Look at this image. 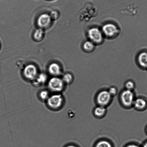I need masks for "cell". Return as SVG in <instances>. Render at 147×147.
I'll list each match as a JSON object with an SVG mask.
<instances>
[{
	"instance_id": "6da1fadb",
	"label": "cell",
	"mask_w": 147,
	"mask_h": 147,
	"mask_svg": "<svg viewBox=\"0 0 147 147\" xmlns=\"http://www.w3.org/2000/svg\"><path fill=\"white\" fill-rule=\"evenodd\" d=\"M136 98V97L134 91L124 89L119 94V103L125 109H130L132 108Z\"/></svg>"
},
{
	"instance_id": "5bb4252c",
	"label": "cell",
	"mask_w": 147,
	"mask_h": 147,
	"mask_svg": "<svg viewBox=\"0 0 147 147\" xmlns=\"http://www.w3.org/2000/svg\"><path fill=\"white\" fill-rule=\"evenodd\" d=\"M45 34L44 30L38 28L34 31L33 35V38L36 42H40L43 39Z\"/></svg>"
},
{
	"instance_id": "30bf717a",
	"label": "cell",
	"mask_w": 147,
	"mask_h": 147,
	"mask_svg": "<svg viewBox=\"0 0 147 147\" xmlns=\"http://www.w3.org/2000/svg\"><path fill=\"white\" fill-rule=\"evenodd\" d=\"M48 71L52 77H59L62 74V69L59 64L56 62L52 63L48 67Z\"/></svg>"
},
{
	"instance_id": "52a82bcc",
	"label": "cell",
	"mask_w": 147,
	"mask_h": 147,
	"mask_svg": "<svg viewBox=\"0 0 147 147\" xmlns=\"http://www.w3.org/2000/svg\"><path fill=\"white\" fill-rule=\"evenodd\" d=\"M102 31L104 36L108 38L116 36L119 32L117 26L111 23L105 24L102 27Z\"/></svg>"
},
{
	"instance_id": "7a4b0ae2",
	"label": "cell",
	"mask_w": 147,
	"mask_h": 147,
	"mask_svg": "<svg viewBox=\"0 0 147 147\" xmlns=\"http://www.w3.org/2000/svg\"><path fill=\"white\" fill-rule=\"evenodd\" d=\"M49 90L54 93H61L65 89V85L62 78L59 77H52L47 82Z\"/></svg>"
},
{
	"instance_id": "ac0fdd59",
	"label": "cell",
	"mask_w": 147,
	"mask_h": 147,
	"mask_svg": "<svg viewBox=\"0 0 147 147\" xmlns=\"http://www.w3.org/2000/svg\"><path fill=\"white\" fill-rule=\"evenodd\" d=\"M50 95L48 90L44 89L40 91L38 93V97L41 101L46 102Z\"/></svg>"
},
{
	"instance_id": "4fadbf2b",
	"label": "cell",
	"mask_w": 147,
	"mask_h": 147,
	"mask_svg": "<svg viewBox=\"0 0 147 147\" xmlns=\"http://www.w3.org/2000/svg\"><path fill=\"white\" fill-rule=\"evenodd\" d=\"M138 61L140 66L144 68H147V52H141L138 55Z\"/></svg>"
},
{
	"instance_id": "8992f818",
	"label": "cell",
	"mask_w": 147,
	"mask_h": 147,
	"mask_svg": "<svg viewBox=\"0 0 147 147\" xmlns=\"http://www.w3.org/2000/svg\"><path fill=\"white\" fill-rule=\"evenodd\" d=\"M38 68L33 64H30L24 67L23 75L27 80L33 81L38 75Z\"/></svg>"
},
{
	"instance_id": "9a60e30c",
	"label": "cell",
	"mask_w": 147,
	"mask_h": 147,
	"mask_svg": "<svg viewBox=\"0 0 147 147\" xmlns=\"http://www.w3.org/2000/svg\"><path fill=\"white\" fill-rule=\"evenodd\" d=\"M94 147H114L111 141L106 139H102L97 141Z\"/></svg>"
},
{
	"instance_id": "8fae6325",
	"label": "cell",
	"mask_w": 147,
	"mask_h": 147,
	"mask_svg": "<svg viewBox=\"0 0 147 147\" xmlns=\"http://www.w3.org/2000/svg\"><path fill=\"white\" fill-rule=\"evenodd\" d=\"M107 112V110L105 107L97 105L93 110V114L96 118L102 119L105 117Z\"/></svg>"
},
{
	"instance_id": "277c9868",
	"label": "cell",
	"mask_w": 147,
	"mask_h": 147,
	"mask_svg": "<svg viewBox=\"0 0 147 147\" xmlns=\"http://www.w3.org/2000/svg\"><path fill=\"white\" fill-rule=\"evenodd\" d=\"M113 98L107 90L103 89L100 91L96 95L95 102L97 105L107 108L112 103Z\"/></svg>"
},
{
	"instance_id": "d4e9b609",
	"label": "cell",
	"mask_w": 147,
	"mask_h": 147,
	"mask_svg": "<svg viewBox=\"0 0 147 147\" xmlns=\"http://www.w3.org/2000/svg\"><path fill=\"white\" fill-rule=\"evenodd\" d=\"M145 131L147 135V125L146 127Z\"/></svg>"
},
{
	"instance_id": "7c38bea8",
	"label": "cell",
	"mask_w": 147,
	"mask_h": 147,
	"mask_svg": "<svg viewBox=\"0 0 147 147\" xmlns=\"http://www.w3.org/2000/svg\"><path fill=\"white\" fill-rule=\"evenodd\" d=\"M47 81H48V80L47 75L44 73H41L38 74L36 78L32 82L34 86L38 87L44 85Z\"/></svg>"
},
{
	"instance_id": "ffe728a7",
	"label": "cell",
	"mask_w": 147,
	"mask_h": 147,
	"mask_svg": "<svg viewBox=\"0 0 147 147\" xmlns=\"http://www.w3.org/2000/svg\"><path fill=\"white\" fill-rule=\"evenodd\" d=\"M107 90L113 98L116 96L117 95L118 90L116 86H112L110 87Z\"/></svg>"
},
{
	"instance_id": "5b68a950",
	"label": "cell",
	"mask_w": 147,
	"mask_h": 147,
	"mask_svg": "<svg viewBox=\"0 0 147 147\" xmlns=\"http://www.w3.org/2000/svg\"><path fill=\"white\" fill-rule=\"evenodd\" d=\"M88 36L89 40L95 44H100L103 42L104 35L102 30L93 27L90 28L88 31Z\"/></svg>"
},
{
	"instance_id": "ba28073f",
	"label": "cell",
	"mask_w": 147,
	"mask_h": 147,
	"mask_svg": "<svg viewBox=\"0 0 147 147\" xmlns=\"http://www.w3.org/2000/svg\"><path fill=\"white\" fill-rule=\"evenodd\" d=\"M52 20L49 14L47 13L41 14L37 20V25L38 28L43 30L46 29L52 25Z\"/></svg>"
},
{
	"instance_id": "e0dca14e",
	"label": "cell",
	"mask_w": 147,
	"mask_h": 147,
	"mask_svg": "<svg viewBox=\"0 0 147 147\" xmlns=\"http://www.w3.org/2000/svg\"><path fill=\"white\" fill-rule=\"evenodd\" d=\"M62 79L65 85H69L73 82L74 77L72 74L67 73L63 75Z\"/></svg>"
},
{
	"instance_id": "603a6c76",
	"label": "cell",
	"mask_w": 147,
	"mask_h": 147,
	"mask_svg": "<svg viewBox=\"0 0 147 147\" xmlns=\"http://www.w3.org/2000/svg\"><path fill=\"white\" fill-rule=\"evenodd\" d=\"M65 147H78L77 146L74 145V144H70V145H67Z\"/></svg>"
},
{
	"instance_id": "3957f363",
	"label": "cell",
	"mask_w": 147,
	"mask_h": 147,
	"mask_svg": "<svg viewBox=\"0 0 147 147\" xmlns=\"http://www.w3.org/2000/svg\"><path fill=\"white\" fill-rule=\"evenodd\" d=\"M63 96L61 93H54L51 95L46 101L47 106L52 110H58L63 106L64 102Z\"/></svg>"
},
{
	"instance_id": "7402d4cb",
	"label": "cell",
	"mask_w": 147,
	"mask_h": 147,
	"mask_svg": "<svg viewBox=\"0 0 147 147\" xmlns=\"http://www.w3.org/2000/svg\"><path fill=\"white\" fill-rule=\"evenodd\" d=\"M124 147H141V146L135 143L132 142L126 144Z\"/></svg>"
},
{
	"instance_id": "2e32d148",
	"label": "cell",
	"mask_w": 147,
	"mask_h": 147,
	"mask_svg": "<svg viewBox=\"0 0 147 147\" xmlns=\"http://www.w3.org/2000/svg\"><path fill=\"white\" fill-rule=\"evenodd\" d=\"M95 44L89 40L84 42L82 46L84 51L87 53L92 52L95 49Z\"/></svg>"
},
{
	"instance_id": "d6986e66",
	"label": "cell",
	"mask_w": 147,
	"mask_h": 147,
	"mask_svg": "<svg viewBox=\"0 0 147 147\" xmlns=\"http://www.w3.org/2000/svg\"><path fill=\"white\" fill-rule=\"evenodd\" d=\"M125 88L128 90L134 91L136 88V84L133 81L128 80L126 81L124 84Z\"/></svg>"
},
{
	"instance_id": "9c48e42d",
	"label": "cell",
	"mask_w": 147,
	"mask_h": 147,
	"mask_svg": "<svg viewBox=\"0 0 147 147\" xmlns=\"http://www.w3.org/2000/svg\"><path fill=\"white\" fill-rule=\"evenodd\" d=\"M132 108L140 112L145 111L147 109V99L143 97H136Z\"/></svg>"
},
{
	"instance_id": "44dd1931",
	"label": "cell",
	"mask_w": 147,
	"mask_h": 147,
	"mask_svg": "<svg viewBox=\"0 0 147 147\" xmlns=\"http://www.w3.org/2000/svg\"><path fill=\"white\" fill-rule=\"evenodd\" d=\"M49 15L53 21L57 20L59 17V14L58 13L57 11H52Z\"/></svg>"
},
{
	"instance_id": "cb8c5ba5",
	"label": "cell",
	"mask_w": 147,
	"mask_h": 147,
	"mask_svg": "<svg viewBox=\"0 0 147 147\" xmlns=\"http://www.w3.org/2000/svg\"><path fill=\"white\" fill-rule=\"evenodd\" d=\"M141 147H147V140L144 142Z\"/></svg>"
}]
</instances>
